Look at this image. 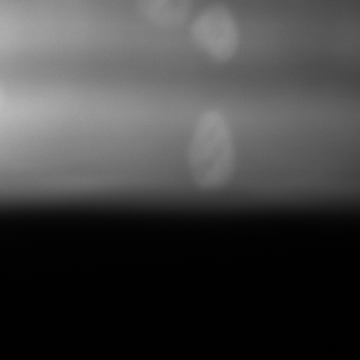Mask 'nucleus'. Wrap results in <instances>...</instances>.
Wrapping results in <instances>:
<instances>
[{
  "instance_id": "obj_1",
  "label": "nucleus",
  "mask_w": 360,
  "mask_h": 360,
  "mask_svg": "<svg viewBox=\"0 0 360 360\" xmlns=\"http://www.w3.org/2000/svg\"><path fill=\"white\" fill-rule=\"evenodd\" d=\"M188 161L198 187L216 191L228 184L235 169V147L223 113L209 110L200 117L191 136Z\"/></svg>"
},
{
  "instance_id": "obj_2",
  "label": "nucleus",
  "mask_w": 360,
  "mask_h": 360,
  "mask_svg": "<svg viewBox=\"0 0 360 360\" xmlns=\"http://www.w3.org/2000/svg\"><path fill=\"white\" fill-rule=\"evenodd\" d=\"M195 42L217 61H226L238 49L239 32L231 10L223 4L207 7L191 26Z\"/></svg>"
},
{
  "instance_id": "obj_3",
  "label": "nucleus",
  "mask_w": 360,
  "mask_h": 360,
  "mask_svg": "<svg viewBox=\"0 0 360 360\" xmlns=\"http://www.w3.org/2000/svg\"><path fill=\"white\" fill-rule=\"evenodd\" d=\"M194 0H138V10L154 24L174 27L182 24Z\"/></svg>"
}]
</instances>
